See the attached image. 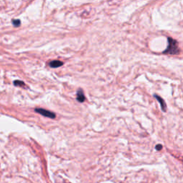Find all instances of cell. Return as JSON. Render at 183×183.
I'll return each mask as SVG.
<instances>
[{
    "label": "cell",
    "instance_id": "1",
    "mask_svg": "<svg viewBox=\"0 0 183 183\" xmlns=\"http://www.w3.org/2000/svg\"><path fill=\"white\" fill-rule=\"evenodd\" d=\"M179 46L178 42L175 39L170 38H168V47L163 52L164 54H170V55H177L179 53Z\"/></svg>",
    "mask_w": 183,
    "mask_h": 183
},
{
    "label": "cell",
    "instance_id": "2",
    "mask_svg": "<svg viewBox=\"0 0 183 183\" xmlns=\"http://www.w3.org/2000/svg\"><path fill=\"white\" fill-rule=\"evenodd\" d=\"M35 111L38 114H40L43 116L49 117V118L51 119H55L56 117V115L52 112H50V111L47 110L45 109H42V108H36L35 109Z\"/></svg>",
    "mask_w": 183,
    "mask_h": 183
},
{
    "label": "cell",
    "instance_id": "3",
    "mask_svg": "<svg viewBox=\"0 0 183 183\" xmlns=\"http://www.w3.org/2000/svg\"><path fill=\"white\" fill-rule=\"evenodd\" d=\"M154 97L157 99H158V102L160 104L161 109H162V110L163 111V112H165L166 110H167V105H166L165 102V101H164V99H163L161 97L158 96V95H154Z\"/></svg>",
    "mask_w": 183,
    "mask_h": 183
},
{
    "label": "cell",
    "instance_id": "4",
    "mask_svg": "<svg viewBox=\"0 0 183 183\" xmlns=\"http://www.w3.org/2000/svg\"><path fill=\"white\" fill-rule=\"evenodd\" d=\"M77 100L81 103L85 101V96L82 89H79L77 92Z\"/></svg>",
    "mask_w": 183,
    "mask_h": 183
},
{
    "label": "cell",
    "instance_id": "5",
    "mask_svg": "<svg viewBox=\"0 0 183 183\" xmlns=\"http://www.w3.org/2000/svg\"><path fill=\"white\" fill-rule=\"evenodd\" d=\"M62 65H63L62 62L59 60H54L49 62V67H52V68H57V67L62 66Z\"/></svg>",
    "mask_w": 183,
    "mask_h": 183
},
{
    "label": "cell",
    "instance_id": "6",
    "mask_svg": "<svg viewBox=\"0 0 183 183\" xmlns=\"http://www.w3.org/2000/svg\"><path fill=\"white\" fill-rule=\"evenodd\" d=\"M14 85H15V86H23V85H25V83L22 81L17 80V81L14 82Z\"/></svg>",
    "mask_w": 183,
    "mask_h": 183
},
{
    "label": "cell",
    "instance_id": "7",
    "mask_svg": "<svg viewBox=\"0 0 183 183\" xmlns=\"http://www.w3.org/2000/svg\"><path fill=\"white\" fill-rule=\"evenodd\" d=\"M13 25L15 26V27H18V26L20 25V20H19V19H15V20L12 21Z\"/></svg>",
    "mask_w": 183,
    "mask_h": 183
},
{
    "label": "cell",
    "instance_id": "8",
    "mask_svg": "<svg viewBox=\"0 0 183 183\" xmlns=\"http://www.w3.org/2000/svg\"><path fill=\"white\" fill-rule=\"evenodd\" d=\"M162 145H157V146L155 147V149H156V150H158V151L162 150Z\"/></svg>",
    "mask_w": 183,
    "mask_h": 183
}]
</instances>
